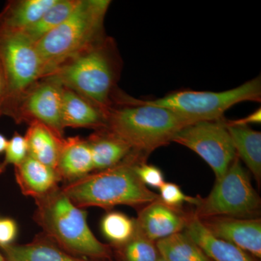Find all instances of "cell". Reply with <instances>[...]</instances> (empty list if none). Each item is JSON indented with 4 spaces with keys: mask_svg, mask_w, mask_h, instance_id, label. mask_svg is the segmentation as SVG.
Masks as SVG:
<instances>
[{
    "mask_svg": "<svg viewBox=\"0 0 261 261\" xmlns=\"http://www.w3.org/2000/svg\"><path fill=\"white\" fill-rule=\"evenodd\" d=\"M147 159L134 151L116 166L65 183L61 191L82 209L97 207L110 210L120 205L141 208L160 198L142 183L136 172V166Z\"/></svg>",
    "mask_w": 261,
    "mask_h": 261,
    "instance_id": "obj_1",
    "label": "cell"
},
{
    "mask_svg": "<svg viewBox=\"0 0 261 261\" xmlns=\"http://www.w3.org/2000/svg\"><path fill=\"white\" fill-rule=\"evenodd\" d=\"M121 104L120 108L108 110L104 128L147 158L154 149L172 142L182 128L193 124L167 108L138 99L128 98Z\"/></svg>",
    "mask_w": 261,
    "mask_h": 261,
    "instance_id": "obj_2",
    "label": "cell"
},
{
    "mask_svg": "<svg viewBox=\"0 0 261 261\" xmlns=\"http://www.w3.org/2000/svg\"><path fill=\"white\" fill-rule=\"evenodd\" d=\"M35 201L34 220L57 246L72 255L98 260L111 257V247L101 243L91 231L87 212L77 207L61 188Z\"/></svg>",
    "mask_w": 261,
    "mask_h": 261,
    "instance_id": "obj_3",
    "label": "cell"
},
{
    "mask_svg": "<svg viewBox=\"0 0 261 261\" xmlns=\"http://www.w3.org/2000/svg\"><path fill=\"white\" fill-rule=\"evenodd\" d=\"M111 45L99 39L58 65L47 76L53 77L88 99L106 116L112 105L111 97L117 79Z\"/></svg>",
    "mask_w": 261,
    "mask_h": 261,
    "instance_id": "obj_4",
    "label": "cell"
},
{
    "mask_svg": "<svg viewBox=\"0 0 261 261\" xmlns=\"http://www.w3.org/2000/svg\"><path fill=\"white\" fill-rule=\"evenodd\" d=\"M110 4L108 0H81L66 20L35 43L44 65V77L102 39L103 21Z\"/></svg>",
    "mask_w": 261,
    "mask_h": 261,
    "instance_id": "obj_5",
    "label": "cell"
},
{
    "mask_svg": "<svg viewBox=\"0 0 261 261\" xmlns=\"http://www.w3.org/2000/svg\"><path fill=\"white\" fill-rule=\"evenodd\" d=\"M192 211L198 219L214 216H229L240 219L258 218L261 207L260 196L254 190L250 175L236 155L222 177L216 180L206 197L197 196Z\"/></svg>",
    "mask_w": 261,
    "mask_h": 261,
    "instance_id": "obj_6",
    "label": "cell"
},
{
    "mask_svg": "<svg viewBox=\"0 0 261 261\" xmlns=\"http://www.w3.org/2000/svg\"><path fill=\"white\" fill-rule=\"evenodd\" d=\"M260 77L253 79L237 88L221 92L180 91L144 103L167 108L187 118L192 123L219 121L224 113L238 103L260 102Z\"/></svg>",
    "mask_w": 261,
    "mask_h": 261,
    "instance_id": "obj_7",
    "label": "cell"
},
{
    "mask_svg": "<svg viewBox=\"0 0 261 261\" xmlns=\"http://www.w3.org/2000/svg\"><path fill=\"white\" fill-rule=\"evenodd\" d=\"M0 62L6 81L3 114H9L24 92L44 78V65L35 43L24 33L0 28Z\"/></svg>",
    "mask_w": 261,
    "mask_h": 261,
    "instance_id": "obj_8",
    "label": "cell"
},
{
    "mask_svg": "<svg viewBox=\"0 0 261 261\" xmlns=\"http://www.w3.org/2000/svg\"><path fill=\"white\" fill-rule=\"evenodd\" d=\"M172 142L185 146L202 158L214 171L216 180L224 176L237 155L224 118L199 121L185 127Z\"/></svg>",
    "mask_w": 261,
    "mask_h": 261,
    "instance_id": "obj_9",
    "label": "cell"
},
{
    "mask_svg": "<svg viewBox=\"0 0 261 261\" xmlns=\"http://www.w3.org/2000/svg\"><path fill=\"white\" fill-rule=\"evenodd\" d=\"M63 89V86L56 79L44 77L24 92L8 116L17 123L40 122L64 138L61 123Z\"/></svg>",
    "mask_w": 261,
    "mask_h": 261,
    "instance_id": "obj_10",
    "label": "cell"
},
{
    "mask_svg": "<svg viewBox=\"0 0 261 261\" xmlns=\"http://www.w3.org/2000/svg\"><path fill=\"white\" fill-rule=\"evenodd\" d=\"M216 238L240 247L252 256L261 257V219L214 216L199 219Z\"/></svg>",
    "mask_w": 261,
    "mask_h": 261,
    "instance_id": "obj_11",
    "label": "cell"
},
{
    "mask_svg": "<svg viewBox=\"0 0 261 261\" xmlns=\"http://www.w3.org/2000/svg\"><path fill=\"white\" fill-rule=\"evenodd\" d=\"M192 212L170 207L160 198L141 207L135 219L139 231L152 241L185 231Z\"/></svg>",
    "mask_w": 261,
    "mask_h": 261,
    "instance_id": "obj_12",
    "label": "cell"
},
{
    "mask_svg": "<svg viewBox=\"0 0 261 261\" xmlns=\"http://www.w3.org/2000/svg\"><path fill=\"white\" fill-rule=\"evenodd\" d=\"M61 123L64 129L66 127L102 129L106 127V116L93 103L63 86Z\"/></svg>",
    "mask_w": 261,
    "mask_h": 261,
    "instance_id": "obj_13",
    "label": "cell"
},
{
    "mask_svg": "<svg viewBox=\"0 0 261 261\" xmlns=\"http://www.w3.org/2000/svg\"><path fill=\"white\" fill-rule=\"evenodd\" d=\"M15 176L22 193L35 200L56 190L61 181L56 170L29 155L15 166Z\"/></svg>",
    "mask_w": 261,
    "mask_h": 261,
    "instance_id": "obj_14",
    "label": "cell"
},
{
    "mask_svg": "<svg viewBox=\"0 0 261 261\" xmlns=\"http://www.w3.org/2000/svg\"><path fill=\"white\" fill-rule=\"evenodd\" d=\"M92 171L93 161L87 140L80 137L64 139L56 169L61 181H73Z\"/></svg>",
    "mask_w": 261,
    "mask_h": 261,
    "instance_id": "obj_15",
    "label": "cell"
},
{
    "mask_svg": "<svg viewBox=\"0 0 261 261\" xmlns=\"http://www.w3.org/2000/svg\"><path fill=\"white\" fill-rule=\"evenodd\" d=\"M184 231L214 261H258L256 257L240 247L211 234L200 220L194 216L193 212Z\"/></svg>",
    "mask_w": 261,
    "mask_h": 261,
    "instance_id": "obj_16",
    "label": "cell"
},
{
    "mask_svg": "<svg viewBox=\"0 0 261 261\" xmlns=\"http://www.w3.org/2000/svg\"><path fill=\"white\" fill-rule=\"evenodd\" d=\"M87 142L92 153L94 171L116 166L134 152L127 142L106 128L97 130Z\"/></svg>",
    "mask_w": 261,
    "mask_h": 261,
    "instance_id": "obj_17",
    "label": "cell"
},
{
    "mask_svg": "<svg viewBox=\"0 0 261 261\" xmlns=\"http://www.w3.org/2000/svg\"><path fill=\"white\" fill-rule=\"evenodd\" d=\"M28 145V155L57 169L63 140L51 128L39 121H32L25 135Z\"/></svg>",
    "mask_w": 261,
    "mask_h": 261,
    "instance_id": "obj_18",
    "label": "cell"
},
{
    "mask_svg": "<svg viewBox=\"0 0 261 261\" xmlns=\"http://www.w3.org/2000/svg\"><path fill=\"white\" fill-rule=\"evenodd\" d=\"M37 238L32 243L25 245L12 244L3 247L5 261H94L72 255L57 246L49 239Z\"/></svg>",
    "mask_w": 261,
    "mask_h": 261,
    "instance_id": "obj_19",
    "label": "cell"
},
{
    "mask_svg": "<svg viewBox=\"0 0 261 261\" xmlns=\"http://www.w3.org/2000/svg\"><path fill=\"white\" fill-rule=\"evenodd\" d=\"M57 0H20L8 3L0 13V28L23 32L36 23Z\"/></svg>",
    "mask_w": 261,
    "mask_h": 261,
    "instance_id": "obj_20",
    "label": "cell"
},
{
    "mask_svg": "<svg viewBox=\"0 0 261 261\" xmlns=\"http://www.w3.org/2000/svg\"><path fill=\"white\" fill-rule=\"evenodd\" d=\"M225 125L232 140L237 155L246 165L257 185L261 183V133L248 126Z\"/></svg>",
    "mask_w": 261,
    "mask_h": 261,
    "instance_id": "obj_21",
    "label": "cell"
},
{
    "mask_svg": "<svg viewBox=\"0 0 261 261\" xmlns=\"http://www.w3.org/2000/svg\"><path fill=\"white\" fill-rule=\"evenodd\" d=\"M155 244L160 255L167 261H214L185 231Z\"/></svg>",
    "mask_w": 261,
    "mask_h": 261,
    "instance_id": "obj_22",
    "label": "cell"
},
{
    "mask_svg": "<svg viewBox=\"0 0 261 261\" xmlns=\"http://www.w3.org/2000/svg\"><path fill=\"white\" fill-rule=\"evenodd\" d=\"M80 2L81 0H57L36 23L22 32L33 42L37 43L66 20L80 5Z\"/></svg>",
    "mask_w": 261,
    "mask_h": 261,
    "instance_id": "obj_23",
    "label": "cell"
},
{
    "mask_svg": "<svg viewBox=\"0 0 261 261\" xmlns=\"http://www.w3.org/2000/svg\"><path fill=\"white\" fill-rule=\"evenodd\" d=\"M101 231L113 247L123 246L134 236L136 231L135 219L118 211H111L102 217Z\"/></svg>",
    "mask_w": 261,
    "mask_h": 261,
    "instance_id": "obj_24",
    "label": "cell"
},
{
    "mask_svg": "<svg viewBox=\"0 0 261 261\" xmlns=\"http://www.w3.org/2000/svg\"><path fill=\"white\" fill-rule=\"evenodd\" d=\"M117 249L123 261H157L160 256L155 243L145 237L137 227L129 241Z\"/></svg>",
    "mask_w": 261,
    "mask_h": 261,
    "instance_id": "obj_25",
    "label": "cell"
},
{
    "mask_svg": "<svg viewBox=\"0 0 261 261\" xmlns=\"http://www.w3.org/2000/svg\"><path fill=\"white\" fill-rule=\"evenodd\" d=\"M5 158L0 163V173L4 172L10 165L20 164L28 156V145L25 137L15 133L10 140L5 150Z\"/></svg>",
    "mask_w": 261,
    "mask_h": 261,
    "instance_id": "obj_26",
    "label": "cell"
},
{
    "mask_svg": "<svg viewBox=\"0 0 261 261\" xmlns=\"http://www.w3.org/2000/svg\"><path fill=\"white\" fill-rule=\"evenodd\" d=\"M160 190V200L170 207L183 208L185 203L195 206L197 202V197H191L184 193L179 186L172 182H165Z\"/></svg>",
    "mask_w": 261,
    "mask_h": 261,
    "instance_id": "obj_27",
    "label": "cell"
},
{
    "mask_svg": "<svg viewBox=\"0 0 261 261\" xmlns=\"http://www.w3.org/2000/svg\"><path fill=\"white\" fill-rule=\"evenodd\" d=\"M136 172L145 186L160 189L166 182L162 171L153 165L147 164L146 161L136 166Z\"/></svg>",
    "mask_w": 261,
    "mask_h": 261,
    "instance_id": "obj_28",
    "label": "cell"
},
{
    "mask_svg": "<svg viewBox=\"0 0 261 261\" xmlns=\"http://www.w3.org/2000/svg\"><path fill=\"white\" fill-rule=\"evenodd\" d=\"M18 233V225L15 220L5 218L0 219V246L12 245Z\"/></svg>",
    "mask_w": 261,
    "mask_h": 261,
    "instance_id": "obj_29",
    "label": "cell"
},
{
    "mask_svg": "<svg viewBox=\"0 0 261 261\" xmlns=\"http://www.w3.org/2000/svg\"><path fill=\"white\" fill-rule=\"evenodd\" d=\"M228 123L237 126H247L249 123H261V110L259 108L256 111L250 114V116L243 119L237 120V121H226Z\"/></svg>",
    "mask_w": 261,
    "mask_h": 261,
    "instance_id": "obj_30",
    "label": "cell"
},
{
    "mask_svg": "<svg viewBox=\"0 0 261 261\" xmlns=\"http://www.w3.org/2000/svg\"><path fill=\"white\" fill-rule=\"evenodd\" d=\"M5 94H6V81H5L4 70L0 62V102L2 105L4 102Z\"/></svg>",
    "mask_w": 261,
    "mask_h": 261,
    "instance_id": "obj_31",
    "label": "cell"
},
{
    "mask_svg": "<svg viewBox=\"0 0 261 261\" xmlns=\"http://www.w3.org/2000/svg\"><path fill=\"white\" fill-rule=\"evenodd\" d=\"M8 140L5 138V136L0 134V154L5 152L7 145H8Z\"/></svg>",
    "mask_w": 261,
    "mask_h": 261,
    "instance_id": "obj_32",
    "label": "cell"
},
{
    "mask_svg": "<svg viewBox=\"0 0 261 261\" xmlns=\"http://www.w3.org/2000/svg\"><path fill=\"white\" fill-rule=\"evenodd\" d=\"M3 114V105L0 102V116Z\"/></svg>",
    "mask_w": 261,
    "mask_h": 261,
    "instance_id": "obj_33",
    "label": "cell"
},
{
    "mask_svg": "<svg viewBox=\"0 0 261 261\" xmlns=\"http://www.w3.org/2000/svg\"><path fill=\"white\" fill-rule=\"evenodd\" d=\"M157 261H167V260H166V259L163 258V257L162 256H161V255H160L159 259H158Z\"/></svg>",
    "mask_w": 261,
    "mask_h": 261,
    "instance_id": "obj_34",
    "label": "cell"
},
{
    "mask_svg": "<svg viewBox=\"0 0 261 261\" xmlns=\"http://www.w3.org/2000/svg\"><path fill=\"white\" fill-rule=\"evenodd\" d=\"M0 261H5V257L0 254Z\"/></svg>",
    "mask_w": 261,
    "mask_h": 261,
    "instance_id": "obj_35",
    "label": "cell"
}]
</instances>
